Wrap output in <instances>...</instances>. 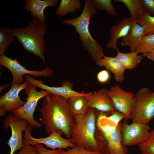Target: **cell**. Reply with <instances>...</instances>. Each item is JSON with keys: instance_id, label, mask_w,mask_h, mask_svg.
Wrapping results in <instances>:
<instances>
[{"instance_id": "6da1fadb", "label": "cell", "mask_w": 154, "mask_h": 154, "mask_svg": "<svg viewBox=\"0 0 154 154\" xmlns=\"http://www.w3.org/2000/svg\"><path fill=\"white\" fill-rule=\"evenodd\" d=\"M37 109L41 114L39 119L44 126V130L50 134L54 132L64 134L70 139L75 118L70 110L67 100L53 94L46 96L41 107Z\"/></svg>"}, {"instance_id": "7a4b0ae2", "label": "cell", "mask_w": 154, "mask_h": 154, "mask_svg": "<svg viewBox=\"0 0 154 154\" xmlns=\"http://www.w3.org/2000/svg\"><path fill=\"white\" fill-rule=\"evenodd\" d=\"M97 13L90 0H85L82 12L77 17L65 19L63 24L71 25L75 28L82 43V46L90 54L95 62L105 55L103 49L99 43L92 37L89 30L90 19Z\"/></svg>"}, {"instance_id": "3957f363", "label": "cell", "mask_w": 154, "mask_h": 154, "mask_svg": "<svg viewBox=\"0 0 154 154\" xmlns=\"http://www.w3.org/2000/svg\"><path fill=\"white\" fill-rule=\"evenodd\" d=\"M47 24L36 18L33 17L26 27L11 29L12 34L17 38L25 50L38 57L45 64L44 38Z\"/></svg>"}, {"instance_id": "277c9868", "label": "cell", "mask_w": 154, "mask_h": 154, "mask_svg": "<svg viewBox=\"0 0 154 154\" xmlns=\"http://www.w3.org/2000/svg\"><path fill=\"white\" fill-rule=\"evenodd\" d=\"M95 110L90 108L83 117L75 119L71 129L70 139L75 146L106 154L105 148L95 137L96 119Z\"/></svg>"}, {"instance_id": "5b68a950", "label": "cell", "mask_w": 154, "mask_h": 154, "mask_svg": "<svg viewBox=\"0 0 154 154\" xmlns=\"http://www.w3.org/2000/svg\"><path fill=\"white\" fill-rule=\"evenodd\" d=\"M154 118V92L148 88H142L135 95L131 119L133 122L148 124Z\"/></svg>"}, {"instance_id": "8992f818", "label": "cell", "mask_w": 154, "mask_h": 154, "mask_svg": "<svg viewBox=\"0 0 154 154\" xmlns=\"http://www.w3.org/2000/svg\"><path fill=\"white\" fill-rule=\"evenodd\" d=\"M37 87L29 84L25 89V94L27 96V101L21 107L12 112L15 117L26 120L31 127L34 128H39L42 125L41 122L36 120L34 117V113L38 102L42 98L51 94L44 90L37 91Z\"/></svg>"}, {"instance_id": "52a82bcc", "label": "cell", "mask_w": 154, "mask_h": 154, "mask_svg": "<svg viewBox=\"0 0 154 154\" xmlns=\"http://www.w3.org/2000/svg\"><path fill=\"white\" fill-rule=\"evenodd\" d=\"M0 64L11 72L13 77L11 82L20 84L24 82L23 77L25 74H29L35 77H48L53 73V70L49 67H46L40 71L27 69L18 62L17 58L13 59L5 54L0 56Z\"/></svg>"}, {"instance_id": "ba28073f", "label": "cell", "mask_w": 154, "mask_h": 154, "mask_svg": "<svg viewBox=\"0 0 154 154\" xmlns=\"http://www.w3.org/2000/svg\"><path fill=\"white\" fill-rule=\"evenodd\" d=\"M29 125L28 122L23 119L15 117L10 113L3 121V126L5 129L10 127L11 131V136L7 144L10 149L9 154H14L17 150L24 146L23 132Z\"/></svg>"}, {"instance_id": "9c48e42d", "label": "cell", "mask_w": 154, "mask_h": 154, "mask_svg": "<svg viewBox=\"0 0 154 154\" xmlns=\"http://www.w3.org/2000/svg\"><path fill=\"white\" fill-rule=\"evenodd\" d=\"M150 129L148 124L133 122L129 124L125 120L121 127L123 145L126 147L142 143L148 138Z\"/></svg>"}, {"instance_id": "30bf717a", "label": "cell", "mask_w": 154, "mask_h": 154, "mask_svg": "<svg viewBox=\"0 0 154 154\" xmlns=\"http://www.w3.org/2000/svg\"><path fill=\"white\" fill-rule=\"evenodd\" d=\"M33 127L29 124L24 131L25 135L23 139L24 145L33 146L37 144H43L52 149H56L72 148L75 146L70 139H65L62 137L59 132H54L47 137L35 138L31 135Z\"/></svg>"}, {"instance_id": "8fae6325", "label": "cell", "mask_w": 154, "mask_h": 154, "mask_svg": "<svg viewBox=\"0 0 154 154\" xmlns=\"http://www.w3.org/2000/svg\"><path fill=\"white\" fill-rule=\"evenodd\" d=\"M29 84V82L26 80L21 84L11 82V87L9 91L0 98V116H5L8 112H12L25 104L26 102L20 99L19 94Z\"/></svg>"}, {"instance_id": "7c38bea8", "label": "cell", "mask_w": 154, "mask_h": 154, "mask_svg": "<svg viewBox=\"0 0 154 154\" xmlns=\"http://www.w3.org/2000/svg\"><path fill=\"white\" fill-rule=\"evenodd\" d=\"M116 110L122 113L126 121L131 119V113L135 95L133 92L126 91L119 85L111 87L108 90Z\"/></svg>"}, {"instance_id": "4fadbf2b", "label": "cell", "mask_w": 154, "mask_h": 154, "mask_svg": "<svg viewBox=\"0 0 154 154\" xmlns=\"http://www.w3.org/2000/svg\"><path fill=\"white\" fill-rule=\"evenodd\" d=\"M24 77L29 84L35 85L51 94L61 97L67 100L74 97L84 95L87 93L83 92H78L75 91L73 89L72 83L67 80L62 82L60 86H50L44 84V81L35 79L29 75H25Z\"/></svg>"}, {"instance_id": "5bb4252c", "label": "cell", "mask_w": 154, "mask_h": 154, "mask_svg": "<svg viewBox=\"0 0 154 154\" xmlns=\"http://www.w3.org/2000/svg\"><path fill=\"white\" fill-rule=\"evenodd\" d=\"M88 106L89 108L104 113H112L116 111L108 90L105 88L92 92L88 100Z\"/></svg>"}, {"instance_id": "9a60e30c", "label": "cell", "mask_w": 154, "mask_h": 154, "mask_svg": "<svg viewBox=\"0 0 154 154\" xmlns=\"http://www.w3.org/2000/svg\"><path fill=\"white\" fill-rule=\"evenodd\" d=\"M135 21L130 17H125L112 26L110 29V37L107 44V48L117 50L118 40L125 37L128 34Z\"/></svg>"}, {"instance_id": "2e32d148", "label": "cell", "mask_w": 154, "mask_h": 154, "mask_svg": "<svg viewBox=\"0 0 154 154\" xmlns=\"http://www.w3.org/2000/svg\"><path fill=\"white\" fill-rule=\"evenodd\" d=\"M58 0H25L24 9L27 12H30L33 17L36 18L43 23H45L46 17L44 11L47 7L55 6L58 3Z\"/></svg>"}, {"instance_id": "e0dca14e", "label": "cell", "mask_w": 154, "mask_h": 154, "mask_svg": "<svg viewBox=\"0 0 154 154\" xmlns=\"http://www.w3.org/2000/svg\"><path fill=\"white\" fill-rule=\"evenodd\" d=\"M95 62L97 66L105 67L108 71L112 72L116 82H123L124 72L126 69L122 63L115 57H108L105 55Z\"/></svg>"}, {"instance_id": "ac0fdd59", "label": "cell", "mask_w": 154, "mask_h": 154, "mask_svg": "<svg viewBox=\"0 0 154 154\" xmlns=\"http://www.w3.org/2000/svg\"><path fill=\"white\" fill-rule=\"evenodd\" d=\"M121 123L120 122L106 139L107 154H126L127 149L122 144Z\"/></svg>"}, {"instance_id": "d6986e66", "label": "cell", "mask_w": 154, "mask_h": 154, "mask_svg": "<svg viewBox=\"0 0 154 154\" xmlns=\"http://www.w3.org/2000/svg\"><path fill=\"white\" fill-rule=\"evenodd\" d=\"M92 92L86 93L83 95L74 97L67 100L71 111L75 119L84 116L90 108L88 101Z\"/></svg>"}, {"instance_id": "ffe728a7", "label": "cell", "mask_w": 154, "mask_h": 154, "mask_svg": "<svg viewBox=\"0 0 154 154\" xmlns=\"http://www.w3.org/2000/svg\"><path fill=\"white\" fill-rule=\"evenodd\" d=\"M144 35V29L135 21L128 34L122 38L121 44L129 47L131 52L134 51Z\"/></svg>"}, {"instance_id": "44dd1931", "label": "cell", "mask_w": 154, "mask_h": 154, "mask_svg": "<svg viewBox=\"0 0 154 154\" xmlns=\"http://www.w3.org/2000/svg\"><path fill=\"white\" fill-rule=\"evenodd\" d=\"M117 54L115 56L124 65L126 69L132 70L135 68L141 62L143 56L138 54L135 51L124 53L117 50Z\"/></svg>"}, {"instance_id": "7402d4cb", "label": "cell", "mask_w": 154, "mask_h": 154, "mask_svg": "<svg viewBox=\"0 0 154 154\" xmlns=\"http://www.w3.org/2000/svg\"><path fill=\"white\" fill-rule=\"evenodd\" d=\"M82 3L79 0H61L55 12L56 15L64 16L68 13L74 14L81 10Z\"/></svg>"}, {"instance_id": "603a6c76", "label": "cell", "mask_w": 154, "mask_h": 154, "mask_svg": "<svg viewBox=\"0 0 154 154\" xmlns=\"http://www.w3.org/2000/svg\"><path fill=\"white\" fill-rule=\"evenodd\" d=\"M114 1L124 4L129 12L130 17L133 20L141 17L145 13L141 0H114Z\"/></svg>"}, {"instance_id": "cb8c5ba5", "label": "cell", "mask_w": 154, "mask_h": 154, "mask_svg": "<svg viewBox=\"0 0 154 154\" xmlns=\"http://www.w3.org/2000/svg\"><path fill=\"white\" fill-rule=\"evenodd\" d=\"M107 116L105 113L101 112L97 120L98 128L106 139L118 126L108 119Z\"/></svg>"}, {"instance_id": "d4e9b609", "label": "cell", "mask_w": 154, "mask_h": 154, "mask_svg": "<svg viewBox=\"0 0 154 154\" xmlns=\"http://www.w3.org/2000/svg\"><path fill=\"white\" fill-rule=\"evenodd\" d=\"M11 29L7 27H0V56L4 55L9 44L15 40L11 34Z\"/></svg>"}, {"instance_id": "484cf974", "label": "cell", "mask_w": 154, "mask_h": 154, "mask_svg": "<svg viewBox=\"0 0 154 154\" xmlns=\"http://www.w3.org/2000/svg\"><path fill=\"white\" fill-rule=\"evenodd\" d=\"M92 5L97 10L104 11L106 14L115 17L117 12L112 3L111 0H90Z\"/></svg>"}, {"instance_id": "4316f807", "label": "cell", "mask_w": 154, "mask_h": 154, "mask_svg": "<svg viewBox=\"0 0 154 154\" xmlns=\"http://www.w3.org/2000/svg\"><path fill=\"white\" fill-rule=\"evenodd\" d=\"M135 22L143 28L145 35L154 33V16L145 13L142 17L136 19Z\"/></svg>"}, {"instance_id": "83f0119b", "label": "cell", "mask_w": 154, "mask_h": 154, "mask_svg": "<svg viewBox=\"0 0 154 154\" xmlns=\"http://www.w3.org/2000/svg\"><path fill=\"white\" fill-rule=\"evenodd\" d=\"M154 49V33L144 35L136 48L135 51L138 53L147 52Z\"/></svg>"}, {"instance_id": "f1b7e54d", "label": "cell", "mask_w": 154, "mask_h": 154, "mask_svg": "<svg viewBox=\"0 0 154 154\" xmlns=\"http://www.w3.org/2000/svg\"><path fill=\"white\" fill-rule=\"evenodd\" d=\"M138 145L142 154H154V129L150 131L147 139Z\"/></svg>"}, {"instance_id": "f546056e", "label": "cell", "mask_w": 154, "mask_h": 154, "mask_svg": "<svg viewBox=\"0 0 154 154\" xmlns=\"http://www.w3.org/2000/svg\"><path fill=\"white\" fill-rule=\"evenodd\" d=\"M54 150L57 154H104L100 152L90 151L82 147L76 146L66 151L61 149Z\"/></svg>"}, {"instance_id": "4dcf8cb0", "label": "cell", "mask_w": 154, "mask_h": 154, "mask_svg": "<svg viewBox=\"0 0 154 154\" xmlns=\"http://www.w3.org/2000/svg\"><path fill=\"white\" fill-rule=\"evenodd\" d=\"M145 13L154 16V0H141Z\"/></svg>"}, {"instance_id": "1f68e13d", "label": "cell", "mask_w": 154, "mask_h": 154, "mask_svg": "<svg viewBox=\"0 0 154 154\" xmlns=\"http://www.w3.org/2000/svg\"><path fill=\"white\" fill-rule=\"evenodd\" d=\"M110 78V75L107 70H102L99 72L97 75L98 81L101 84H104L108 82Z\"/></svg>"}, {"instance_id": "d6a6232c", "label": "cell", "mask_w": 154, "mask_h": 154, "mask_svg": "<svg viewBox=\"0 0 154 154\" xmlns=\"http://www.w3.org/2000/svg\"><path fill=\"white\" fill-rule=\"evenodd\" d=\"M111 114L110 116H107V118L116 125H118L121 121L124 118L123 115L118 111H116Z\"/></svg>"}, {"instance_id": "836d02e7", "label": "cell", "mask_w": 154, "mask_h": 154, "mask_svg": "<svg viewBox=\"0 0 154 154\" xmlns=\"http://www.w3.org/2000/svg\"><path fill=\"white\" fill-rule=\"evenodd\" d=\"M15 154H39L35 146L24 145L20 151Z\"/></svg>"}, {"instance_id": "e575fe53", "label": "cell", "mask_w": 154, "mask_h": 154, "mask_svg": "<svg viewBox=\"0 0 154 154\" xmlns=\"http://www.w3.org/2000/svg\"><path fill=\"white\" fill-rule=\"evenodd\" d=\"M34 146L39 154H57L54 149H48L45 148L42 144H37Z\"/></svg>"}, {"instance_id": "d590c367", "label": "cell", "mask_w": 154, "mask_h": 154, "mask_svg": "<svg viewBox=\"0 0 154 154\" xmlns=\"http://www.w3.org/2000/svg\"><path fill=\"white\" fill-rule=\"evenodd\" d=\"M142 54L143 56L151 60L154 63V49L143 53Z\"/></svg>"}, {"instance_id": "8d00e7d4", "label": "cell", "mask_w": 154, "mask_h": 154, "mask_svg": "<svg viewBox=\"0 0 154 154\" xmlns=\"http://www.w3.org/2000/svg\"><path fill=\"white\" fill-rule=\"evenodd\" d=\"M9 86V84H7L1 86L0 87V93L3 89L7 88Z\"/></svg>"}, {"instance_id": "74e56055", "label": "cell", "mask_w": 154, "mask_h": 154, "mask_svg": "<svg viewBox=\"0 0 154 154\" xmlns=\"http://www.w3.org/2000/svg\"></svg>"}]
</instances>
